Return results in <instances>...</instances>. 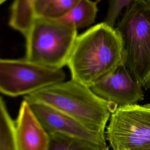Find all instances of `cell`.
Masks as SVG:
<instances>
[{
	"label": "cell",
	"mask_w": 150,
	"mask_h": 150,
	"mask_svg": "<svg viewBox=\"0 0 150 150\" xmlns=\"http://www.w3.org/2000/svg\"><path fill=\"white\" fill-rule=\"evenodd\" d=\"M122 47L124 63L142 87L150 86V4L136 0L126 8L115 29Z\"/></svg>",
	"instance_id": "3957f363"
},
{
	"label": "cell",
	"mask_w": 150,
	"mask_h": 150,
	"mask_svg": "<svg viewBox=\"0 0 150 150\" xmlns=\"http://www.w3.org/2000/svg\"><path fill=\"white\" fill-rule=\"evenodd\" d=\"M77 30L60 20L36 18L26 39V60L53 69L67 66Z\"/></svg>",
	"instance_id": "277c9868"
},
{
	"label": "cell",
	"mask_w": 150,
	"mask_h": 150,
	"mask_svg": "<svg viewBox=\"0 0 150 150\" xmlns=\"http://www.w3.org/2000/svg\"><path fill=\"white\" fill-rule=\"evenodd\" d=\"M0 150H18L15 124L0 97Z\"/></svg>",
	"instance_id": "4fadbf2b"
},
{
	"label": "cell",
	"mask_w": 150,
	"mask_h": 150,
	"mask_svg": "<svg viewBox=\"0 0 150 150\" xmlns=\"http://www.w3.org/2000/svg\"><path fill=\"white\" fill-rule=\"evenodd\" d=\"M98 1L77 0L69 12L60 21L73 26L77 30L87 27L96 20Z\"/></svg>",
	"instance_id": "30bf717a"
},
{
	"label": "cell",
	"mask_w": 150,
	"mask_h": 150,
	"mask_svg": "<svg viewBox=\"0 0 150 150\" xmlns=\"http://www.w3.org/2000/svg\"><path fill=\"white\" fill-rule=\"evenodd\" d=\"M132 0H111L109 2L107 14L105 23L114 28L121 12L124 8H127Z\"/></svg>",
	"instance_id": "9a60e30c"
},
{
	"label": "cell",
	"mask_w": 150,
	"mask_h": 150,
	"mask_svg": "<svg viewBox=\"0 0 150 150\" xmlns=\"http://www.w3.org/2000/svg\"><path fill=\"white\" fill-rule=\"evenodd\" d=\"M106 138L113 150L150 145V104L118 107L110 115Z\"/></svg>",
	"instance_id": "8992f818"
},
{
	"label": "cell",
	"mask_w": 150,
	"mask_h": 150,
	"mask_svg": "<svg viewBox=\"0 0 150 150\" xmlns=\"http://www.w3.org/2000/svg\"><path fill=\"white\" fill-rule=\"evenodd\" d=\"M33 0H16L12 2L9 19V26L25 37L36 20Z\"/></svg>",
	"instance_id": "8fae6325"
},
{
	"label": "cell",
	"mask_w": 150,
	"mask_h": 150,
	"mask_svg": "<svg viewBox=\"0 0 150 150\" xmlns=\"http://www.w3.org/2000/svg\"><path fill=\"white\" fill-rule=\"evenodd\" d=\"M26 100L33 113L49 134H59L85 140L103 147L107 146L104 134L94 131L59 111L36 101Z\"/></svg>",
	"instance_id": "52a82bcc"
},
{
	"label": "cell",
	"mask_w": 150,
	"mask_h": 150,
	"mask_svg": "<svg viewBox=\"0 0 150 150\" xmlns=\"http://www.w3.org/2000/svg\"><path fill=\"white\" fill-rule=\"evenodd\" d=\"M77 0H33L36 18L59 20L76 4Z\"/></svg>",
	"instance_id": "7c38bea8"
},
{
	"label": "cell",
	"mask_w": 150,
	"mask_h": 150,
	"mask_svg": "<svg viewBox=\"0 0 150 150\" xmlns=\"http://www.w3.org/2000/svg\"><path fill=\"white\" fill-rule=\"evenodd\" d=\"M5 2V0H0V5H1L3 3H4Z\"/></svg>",
	"instance_id": "e0dca14e"
},
{
	"label": "cell",
	"mask_w": 150,
	"mask_h": 150,
	"mask_svg": "<svg viewBox=\"0 0 150 150\" xmlns=\"http://www.w3.org/2000/svg\"><path fill=\"white\" fill-rule=\"evenodd\" d=\"M15 124L18 150L49 149L50 135L25 100L21 103Z\"/></svg>",
	"instance_id": "9c48e42d"
},
{
	"label": "cell",
	"mask_w": 150,
	"mask_h": 150,
	"mask_svg": "<svg viewBox=\"0 0 150 150\" xmlns=\"http://www.w3.org/2000/svg\"><path fill=\"white\" fill-rule=\"evenodd\" d=\"M142 86L131 75L124 64L94 83L91 90L99 97L118 107L137 104L144 99Z\"/></svg>",
	"instance_id": "ba28073f"
},
{
	"label": "cell",
	"mask_w": 150,
	"mask_h": 150,
	"mask_svg": "<svg viewBox=\"0 0 150 150\" xmlns=\"http://www.w3.org/2000/svg\"><path fill=\"white\" fill-rule=\"evenodd\" d=\"M49 135L48 150H109L108 146L103 147L80 139L59 134Z\"/></svg>",
	"instance_id": "5bb4252c"
},
{
	"label": "cell",
	"mask_w": 150,
	"mask_h": 150,
	"mask_svg": "<svg viewBox=\"0 0 150 150\" xmlns=\"http://www.w3.org/2000/svg\"><path fill=\"white\" fill-rule=\"evenodd\" d=\"M130 150H150V145L139 148H136V149H132Z\"/></svg>",
	"instance_id": "2e32d148"
},
{
	"label": "cell",
	"mask_w": 150,
	"mask_h": 150,
	"mask_svg": "<svg viewBox=\"0 0 150 150\" xmlns=\"http://www.w3.org/2000/svg\"><path fill=\"white\" fill-rule=\"evenodd\" d=\"M76 119L92 130L104 134L111 114L118 105L97 96L90 87L71 79L24 97Z\"/></svg>",
	"instance_id": "7a4b0ae2"
},
{
	"label": "cell",
	"mask_w": 150,
	"mask_h": 150,
	"mask_svg": "<svg viewBox=\"0 0 150 150\" xmlns=\"http://www.w3.org/2000/svg\"><path fill=\"white\" fill-rule=\"evenodd\" d=\"M122 64L119 35L101 22L78 35L67 66L72 80L90 88Z\"/></svg>",
	"instance_id": "6da1fadb"
},
{
	"label": "cell",
	"mask_w": 150,
	"mask_h": 150,
	"mask_svg": "<svg viewBox=\"0 0 150 150\" xmlns=\"http://www.w3.org/2000/svg\"><path fill=\"white\" fill-rule=\"evenodd\" d=\"M148 2H149V4H150V0H148Z\"/></svg>",
	"instance_id": "ac0fdd59"
},
{
	"label": "cell",
	"mask_w": 150,
	"mask_h": 150,
	"mask_svg": "<svg viewBox=\"0 0 150 150\" xmlns=\"http://www.w3.org/2000/svg\"><path fill=\"white\" fill-rule=\"evenodd\" d=\"M65 79L62 69L48 68L26 59L0 58V93L8 96L25 97Z\"/></svg>",
	"instance_id": "5b68a950"
}]
</instances>
